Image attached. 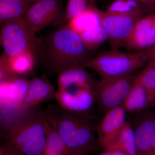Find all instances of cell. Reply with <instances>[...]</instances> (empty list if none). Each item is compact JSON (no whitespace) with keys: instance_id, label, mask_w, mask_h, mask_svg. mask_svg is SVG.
Wrapping results in <instances>:
<instances>
[{"instance_id":"obj_1","label":"cell","mask_w":155,"mask_h":155,"mask_svg":"<svg viewBox=\"0 0 155 155\" xmlns=\"http://www.w3.org/2000/svg\"><path fill=\"white\" fill-rule=\"evenodd\" d=\"M88 51L79 35L66 24L41 40L39 54L49 68L58 74L84 64L89 59Z\"/></svg>"},{"instance_id":"obj_2","label":"cell","mask_w":155,"mask_h":155,"mask_svg":"<svg viewBox=\"0 0 155 155\" xmlns=\"http://www.w3.org/2000/svg\"><path fill=\"white\" fill-rule=\"evenodd\" d=\"M46 113L30 110L3 122L6 143L25 155H41L46 136Z\"/></svg>"},{"instance_id":"obj_3","label":"cell","mask_w":155,"mask_h":155,"mask_svg":"<svg viewBox=\"0 0 155 155\" xmlns=\"http://www.w3.org/2000/svg\"><path fill=\"white\" fill-rule=\"evenodd\" d=\"M47 112L48 119L71 150L91 154L96 149L95 127L89 115L74 114L61 109Z\"/></svg>"},{"instance_id":"obj_4","label":"cell","mask_w":155,"mask_h":155,"mask_svg":"<svg viewBox=\"0 0 155 155\" xmlns=\"http://www.w3.org/2000/svg\"><path fill=\"white\" fill-rule=\"evenodd\" d=\"M149 62L144 51L125 53L112 49L89 58L83 64L96 72L101 78H109L131 75L145 67Z\"/></svg>"},{"instance_id":"obj_5","label":"cell","mask_w":155,"mask_h":155,"mask_svg":"<svg viewBox=\"0 0 155 155\" xmlns=\"http://www.w3.org/2000/svg\"><path fill=\"white\" fill-rule=\"evenodd\" d=\"M0 39L3 53L9 58L26 52L39 53L41 40L31 35L23 19L1 25Z\"/></svg>"},{"instance_id":"obj_6","label":"cell","mask_w":155,"mask_h":155,"mask_svg":"<svg viewBox=\"0 0 155 155\" xmlns=\"http://www.w3.org/2000/svg\"><path fill=\"white\" fill-rule=\"evenodd\" d=\"M136 76L101 78L95 85L96 102L102 112L123 106L132 88Z\"/></svg>"},{"instance_id":"obj_7","label":"cell","mask_w":155,"mask_h":155,"mask_svg":"<svg viewBox=\"0 0 155 155\" xmlns=\"http://www.w3.org/2000/svg\"><path fill=\"white\" fill-rule=\"evenodd\" d=\"M30 80L24 75H16L10 79L0 81L1 121L18 116L24 101Z\"/></svg>"},{"instance_id":"obj_8","label":"cell","mask_w":155,"mask_h":155,"mask_svg":"<svg viewBox=\"0 0 155 155\" xmlns=\"http://www.w3.org/2000/svg\"><path fill=\"white\" fill-rule=\"evenodd\" d=\"M64 14L60 0H41L29 7L23 20L34 36L48 26L60 24Z\"/></svg>"},{"instance_id":"obj_9","label":"cell","mask_w":155,"mask_h":155,"mask_svg":"<svg viewBox=\"0 0 155 155\" xmlns=\"http://www.w3.org/2000/svg\"><path fill=\"white\" fill-rule=\"evenodd\" d=\"M141 17L123 16L101 11V23L112 49L125 47L137 22Z\"/></svg>"},{"instance_id":"obj_10","label":"cell","mask_w":155,"mask_h":155,"mask_svg":"<svg viewBox=\"0 0 155 155\" xmlns=\"http://www.w3.org/2000/svg\"><path fill=\"white\" fill-rule=\"evenodd\" d=\"M54 99L64 110L83 115H89L96 103L94 88L84 87L57 90Z\"/></svg>"},{"instance_id":"obj_11","label":"cell","mask_w":155,"mask_h":155,"mask_svg":"<svg viewBox=\"0 0 155 155\" xmlns=\"http://www.w3.org/2000/svg\"><path fill=\"white\" fill-rule=\"evenodd\" d=\"M126 112L123 105L108 111L97 127L98 144L105 151L110 150L126 123Z\"/></svg>"},{"instance_id":"obj_12","label":"cell","mask_w":155,"mask_h":155,"mask_svg":"<svg viewBox=\"0 0 155 155\" xmlns=\"http://www.w3.org/2000/svg\"><path fill=\"white\" fill-rule=\"evenodd\" d=\"M155 45V12L140 18L125 45L128 50L140 51Z\"/></svg>"},{"instance_id":"obj_13","label":"cell","mask_w":155,"mask_h":155,"mask_svg":"<svg viewBox=\"0 0 155 155\" xmlns=\"http://www.w3.org/2000/svg\"><path fill=\"white\" fill-rule=\"evenodd\" d=\"M56 91L45 76L34 77L30 80L28 91L18 116L34 109L42 103L55 99Z\"/></svg>"},{"instance_id":"obj_14","label":"cell","mask_w":155,"mask_h":155,"mask_svg":"<svg viewBox=\"0 0 155 155\" xmlns=\"http://www.w3.org/2000/svg\"><path fill=\"white\" fill-rule=\"evenodd\" d=\"M137 155H150L152 141L155 133V112L148 110L138 113L132 124Z\"/></svg>"},{"instance_id":"obj_15","label":"cell","mask_w":155,"mask_h":155,"mask_svg":"<svg viewBox=\"0 0 155 155\" xmlns=\"http://www.w3.org/2000/svg\"><path fill=\"white\" fill-rule=\"evenodd\" d=\"M83 64L68 67L58 73V89L63 90L72 87L94 88L95 81Z\"/></svg>"},{"instance_id":"obj_16","label":"cell","mask_w":155,"mask_h":155,"mask_svg":"<svg viewBox=\"0 0 155 155\" xmlns=\"http://www.w3.org/2000/svg\"><path fill=\"white\" fill-rule=\"evenodd\" d=\"M123 106L131 113H140L154 107L148 93L136 78Z\"/></svg>"},{"instance_id":"obj_17","label":"cell","mask_w":155,"mask_h":155,"mask_svg":"<svg viewBox=\"0 0 155 155\" xmlns=\"http://www.w3.org/2000/svg\"><path fill=\"white\" fill-rule=\"evenodd\" d=\"M31 5L29 0H0V24L23 19Z\"/></svg>"},{"instance_id":"obj_18","label":"cell","mask_w":155,"mask_h":155,"mask_svg":"<svg viewBox=\"0 0 155 155\" xmlns=\"http://www.w3.org/2000/svg\"><path fill=\"white\" fill-rule=\"evenodd\" d=\"M101 11L94 5L90 6L67 25L78 35L94 29L101 25Z\"/></svg>"},{"instance_id":"obj_19","label":"cell","mask_w":155,"mask_h":155,"mask_svg":"<svg viewBox=\"0 0 155 155\" xmlns=\"http://www.w3.org/2000/svg\"><path fill=\"white\" fill-rule=\"evenodd\" d=\"M70 150L48 118L45 143L41 155H67Z\"/></svg>"},{"instance_id":"obj_20","label":"cell","mask_w":155,"mask_h":155,"mask_svg":"<svg viewBox=\"0 0 155 155\" xmlns=\"http://www.w3.org/2000/svg\"><path fill=\"white\" fill-rule=\"evenodd\" d=\"M147 7L137 0H114L105 11L117 15L142 17L146 15Z\"/></svg>"},{"instance_id":"obj_21","label":"cell","mask_w":155,"mask_h":155,"mask_svg":"<svg viewBox=\"0 0 155 155\" xmlns=\"http://www.w3.org/2000/svg\"><path fill=\"white\" fill-rule=\"evenodd\" d=\"M113 150L120 151L126 155H137L134 130L130 122H126L120 130L110 150Z\"/></svg>"},{"instance_id":"obj_22","label":"cell","mask_w":155,"mask_h":155,"mask_svg":"<svg viewBox=\"0 0 155 155\" xmlns=\"http://www.w3.org/2000/svg\"><path fill=\"white\" fill-rule=\"evenodd\" d=\"M35 53L26 52L10 58L11 67L15 74L26 76L32 72L35 64Z\"/></svg>"},{"instance_id":"obj_23","label":"cell","mask_w":155,"mask_h":155,"mask_svg":"<svg viewBox=\"0 0 155 155\" xmlns=\"http://www.w3.org/2000/svg\"><path fill=\"white\" fill-rule=\"evenodd\" d=\"M79 35L88 51L97 48L108 41L107 34L102 25L80 34Z\"/></svg>"},{"instance_id":"obj_24","label":"cell","mask_w":155,"mask_h":155,"mask_svg":"<svg viewBox=\"0 0 155 155\" xmlns=\"http://www.w3.org/2000/svg\"><path fill=\"white\" fill-rule=\"evenodd\" d=\"M136 78L148 93L155 107V61H149Z\"/></svg>"},{"instance_id":"obj_25","label":"cell","mask_w":155,"mask_h":155,"mask_svg":"<svg viewBox=\"0 0 155 155\" xmlns=\"http://www.w3.org/2000/svg\"><path fill=\"white\" fill-rule=\"evenodd\" d=\"M95 1L96 0H69L64 17L60 23L70 22L85 11L89 7L94 5Z\"/></svg>"},{"instance_id":"obj_26","label":"cell","mask_w":155,"mask_h":155,"mask_svg":"<svg viewBox=\"0 0 155 155\" xmlns=\"http://www.w3.org/2000/svg\"><path fill=\"white\" fill-rule=\"evenodd\" d=\"M15 75L10 58L3 53L0 58V81L8 80Z\"/></svg>"},{"instance_id":"obj_27","label":"cell","mask_w":155,"mask_h":155,"mask_svg":"<svg viewBox=\"0 0 155 155\" xmlns=\"http://www.w3.org/2000/svg\"><path fill=\"white\" fill-rule=\"evenodd\" d=\"M2 147L5 150V155H25L6 143Z\"/></svg>"},{"instance_id":"obj_28","label":"cell","mask_w":155,"mask_h":155,"mask_svg":"<svg viewBox=\"0 0 155 155\" xmlns=\"http://www.w3.org/2000/svg\"><path fill=\"white\" fill-rule=\"evenodd\" d=\"M149 61H155V45L144 50Z\"/></svg>"},{"instance_id":"obj_29","label":"cell","mask_w":155,"mask_h":155,"mask_svg":"<svg viewBox=\"0 0 155 155\" xmlns=\"http://www.w3.org/2000/svg\"><path fill=\"white\" fill-rule=\"evenodd\" d=\"M99 155H126L124 153L118 150H109L105 151L104 152L102 153Z\"/></svg>"},{"instance_id":"obj_30","label":"cell","mask_w":155,"mask_h":155,"mask_svg":"<svg viewBox=\"0 0 155 155\" xmlns=\"http://www.w3.org/2000/svg\"><path fill=\"white\" fill-rule=\"evenodd\" d=\"M89 154L81 151L70 150L67 155H88Z\"/></svg>"},{"instance_id":"obj_31","label":"cell","mask_w":155,"mask_h":155,"mask_svg":"<svg viewBox=\"0 0 155 155\" xmlns=\"http://www.w3.org/2000/svg\"><path fill=\"white\" fill-rule=\"evenodd\" d=\"M29 1L31 2V3H34L36 2H38V1H41V0H29Z\"/></svg>"},{"instance_id":"obj_32","label":"cell","mask_w":155,"mask_h":155,"mask_svg":"<svg viewBox=\"0 0 155 155\" xmlns=\"http://www.w3.org/2000/svg\"><path fill=\"white\" fill-rule=\"evenodd\" d=\"M137 1H138V2H140L141 3L142 0H137Z\"/></svg>"},{"instance_id":"obj_33","label":"cell","mask_w":155,"mask_h":155,"mask_svg":"<svg viewBox=\"0 0 155 155\" xmlns=\"http://www.w3.org/2000/svg\"></svg>"}]
</instances>
